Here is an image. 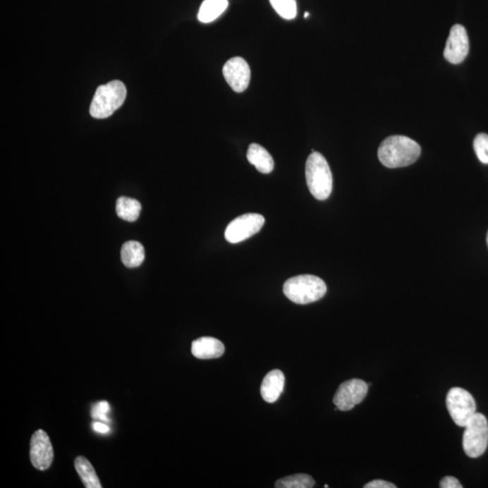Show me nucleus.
<instances>
[{"label":"nucleus","mask_w":488,"mask_h":488,"mask_svg":"<svg viewBox=\"0 0 488 488\" xmlns=\"http://www.w3.org/2000/svg\"><path fill=\"white\" fill-rule=\"evenodd\" d=\"M127 96V89L124 83L112 81L101 85L96 90L90 114L95 118H106L114 114L121 107Z\"/></svg>","instance_id":"4"},{"label":"nucleus","mask_w":488,"mask_h":488,"mask_svg":"<svg viewBox=\"0 0 488 488\" xmlns=\"http://www.w3.org/2000/svg\"><path fill=\"white\" fill-rule=\"evenodd\" d=\"M31 463L38 470H47L54 460V449L49 437L44 430L38 429L32 436L30 442Z\"/></svg>","instance_id":"9"},{"label":"nucleus","mask_w":488,"mask_h":488,"mask_svg":"<svg viewBox=\"0 0 488 488\" xmlns=\"http://www.w3.org/2000/svg\"><path fill=\"white\" fill-rule=\"evenodd\" d=\"M368 394V384L360 379L343 382L334 396V404L337 410L348 412L361 403Z\"/></svg>","instance_id":"8"},{"label":"nucleus","mask_w":488,"mask_h":488,"mask_svg":"<svg viewBox=\"0 0 488 488\" xmlns=\"http://www.w3.org/2000/svg\"><path fill=\"white\" fill-rule=\"evenodd\" d=\"M247 159L262 174H269L274 169V161L271 154L259 144H250L247 152Z\"/></svg>","instance_id":"14"},{"label":"nucleus","mask_w":488,"mask_h":488,"mask_svg":"<svg viewBox=\"0 0 488 488\" xmlns=\"http://www.w3.org/2000/svg\"><path fill=\"white\" fill-rule=\"evenodd\" d=\"M228 0H205L199 8L198 20L202 23H211L226 11Z\"/></svg>","instance_id":"16"},{"label":"nucleus","mask_w":488,"mask_h":488,"mask_svg":"<svg viewBox=\"0 0 488 488\" xmlns=\"http://www.w3.org/2000/svg\"><path fill=\"white\" fill-rule=\"evenodd\" d=\"M487 245H488V233H487Z\"/></svg>","instance_id":"27"},{"label":"nucleus","mask_w":488,"mask_h":488,"mask_svg":"<svg viewBox=\"0 0 488 488\" xmlns=\"http://www.w3.org/2000/svg\"><path fill=\"white\" fill-rule=\"evenodd\" d=\"M463 449L470 458H476L486 452L488 445V422L483 414L477 413L464 427Z\"/></svg>","instance_id":"5"},{"label":"nucleus","mask_w":488,"mask_h":488,"mask_svg":"<svg viewBox=\"0 0 488 488\" xmlns=\"http://www.w3.org/2000/svg\"><path fill=\"white\" fill-rule=\"evenodd\" d=\"M265 219L262 214H245L231 221L224 237L230 243H239L255 236L264 226Z\"/></svg>","instance_id":"7"},{"label":"nucleus","mask_w":488,"mask_h":488,"mask_svg":"<svg viewBox=\"0 0 488 488\" xmlns=\"http://www.w3.org/2000/svg\"><path fill=\"white\" fill-rule=\"evenodd\" d=\"M283 292L292 303L307 305L316 303L325 296L327 285L317 276L298 275L286 281Z\"/></svg>","instance_id":"2"},{"label":"nucleus","mask_w":488,"mask_h":488,"mask_svg":"<svg viewBox=\"0 0 488 488\" xmlns=\"http://www.w3.org/2000/svg\"><path fill=\"white\" fill-rule=\"evenodd\" d=\"M306 181L311 195L317 200L329 197L333 189V176L329 163L319 152L310 154L306 163Z\"/></svg>","instance_id":"3"},{"label":"nucleus","mask_w":488,"mask_h":488,"mask_svg":"<svg viewBox=\"0 0 488 488\" xmlns=\"http://www.w3.org/2000/svg\"><path fill=\"white\" fill-rule=\"evenodd\" d=\"M447 409L449 415L458 427H465L477 413V404L473 396L462 388L455 387L447 394Z\"/></svg>","instance_id":"6"},{"label":"nucleus","mask_w":488,"mask_h":488,"mask_svg":"<svg viewBox=\"0 0 488 488\" xmlns=\"http://www.w3.org/2000/svg\"><path fill=\"white\" fill-rule=\"evenodd\" d=\"M308 16H310V13H307V12L305 13V18H307Z\"/></svg>","instance_id":"26"},{"label":"nucleus","mask_w":488,"mask_h":488,"mask_svg":"<svg viewBox=\"0 0 488 488\" xmlns=\"http://www.w3.org/2000/svg\"><path fill=\"white\" fill-rule=\"evenodd\" d=\"M75 467L77 473L83 481V484L86 488H101L102 484L99 482L97 474H96L92 465L90 463L87 458L85 457L76 458L75 461Z\"/></svg>","instance_id":"17"},{"label":"nucleus","mask_w":488,"mask_h":488,"mask_svg":"<svg viewBox=\"0 0 488 488\" xmlns=\"http://www.w3.org/2000/svg\"><path fill=\"white\" fill-rule=\"evenodd\" d=\"M474 150L478 159L484 164H488V135L478 134L474 140Z\"/></svg>","instance_id":"21"},{"label":"nucleus","mask_w":488,"mask_h":488,"mask_svg":"<svg viewBox=\"0 0 488 488\" xmlns=\"http://www.w3.org/2000/svg\"><path fill=\"white\" fill-rule=\"evenodd\" d=\"M92 429L101 434H109L111 432L110 427L105 425V422H98V420L92 423Z\"/></svg>","instance_id":"25"},{"label":"nucleus","mask_w":488,"mask_h":488,"mask_svg":"<svg viewBox=\"0 0 488 488\" xmlns=\"http://www.w3.org/2000/svg\"><path fill=\"white\" fill-rule=\"evenodd\" d=\"M228 85L236 92H243L248 88L250 81L249 64L242 57H233L227 61L223 69Z\"/></svg>","instance_id":"11"},{"label":"nucleus","mask_w":488,"mask_h":488,"mask_svg":"<svg viewBox=\"0 0 488 488\" xmlns=\"http://www.w3.org/2000/svg\"><path fill=\"white\" fill-rule=\"evenodd\" d=\"M121 256V261L126 267H139L145 259V250L140 243L130 240L122 246Z\"/></svg>","instance_id":"15"},{"label":"nucleus","mask_w":488,"mask_h":488,"mask_svg":"<svg viewBox=\"0 0 488 488\" xmlns=\"http://www.w3.org/2000/svg\"><path fill=\"white\" fill-rule=\"evenodd\" d=\"M439 487L441 488H462L463 486L457 478L453 477H445L439 483Z\"/></svg>","instance_id":"23"},{"label":"nucleus","mask_w":488,"mask_h":488,"mask_svg":"<svg viewBox=\"0 0 488 488\" xmlns=\"http://www.w3.org/2000/svg\"><path fill=\"white\" fill-rule=\"evenodd\" d=\"M420 152L419 144L410 138L391 136L379 147L378 157L386 168H403L416 162Z\"/></svg>","instance_id":"1"},{"label":"nucleus","mask_w":488,"mask_h":488,"mask_svg":"<svg viewBox=\"0 0 488 488\" xmlns=\"http://www.w3.org/2000/svg\"><path fill=\"white\" fill-rule=\"evenodd\" d=\"M224 343L214 337L205 336L192 343L191 352L195 358L207 359L219 358L224 353Z\"/></svg>","instance_id":"12"},{"label":"nucleus","mask_w":488,"mask_h":488,"mask_svg":"<svg viewBox=\"0 0 488 488\" xmlns=\"http://www.w3.org/2000/svg\"><path fill=\"white\" fill-rule=\"evenodd\" d=\"M315 486V481L310 475L295 474L279 480L275 483L277 488H311Z\"/></svg>","instance_id":"19"},{"label":"nucleus","mask_w":488,"mask_h":488,"mask_svg":"<svg viewBox=\"0 0 488 488\" xmlns=\"http://www.w3.org/2000/svg\"><path fill=\"white\" fill-rule=\"evenodd\" d=\"M365 488H396V484L387 481L377 480L365 484Z\"/></svg>","instance_id":"24"},{"label":"nucleus","mask_w":488,"mask_h":488,"mask_svg":"<svg viewBox=\"0 0 488 488\" xmlns=\"http://www.w3.org/2000/svg\"><path fill=\"white\" fill-rule=\"evenodd\" d=\"M285 386L283 372L272 370L263 379L261 385L262 399L268 403H274L281 396Z\"/></svg>","instance_id":"13"},{"label":"nucleus","mask_w":488,"mask_h":488,"mask_svg":"<svg viewBox=\"0 0 488 488\" xmlns=\"http://www.w3.org/2000/svg\"><path fill=\"white\" fill-rule=\"evenodd\" d=\"M111 412L110 404L107 401H102L96 403L94 406L92 407V417L94 420H101L102 422H111L110 418L108 417V414Z\"/></svg>","instance_id":"22"},{"label":"nucleus","mask_w":488,"mask_h":488,"mask_svg":"<svg viewBox=\"0 0 488 488\" xmlns=\"http://www.w3.org/2000/svg\"><path fill=\"white\" fill-rule=\"evenodd\" d=\"M470 51V40L467 30L461 25H455L451 30L444 50L445 59L448 62L458 64L465 59Z\"/></svg>","instance_id":"10"},{"label":"nucleus","mask_w":488,"mask_h":488,"mask_svg":"<svg viewBox=\"0 0 488 488\" xmlns=\"http://www.w3.org/2000/svg\"><path fill=\"white\" fill-rule=\"evenodd\" d=\"M116 212L118 216L122 220L135 221L140 217L141 205L135 199L121 197L117 200Z\"/></svg>","instance_id":"18"},{"label":"nucleus","mask_w":488,"mask_h":488,"mask_svg":"<svg viewBox=\"0 0 488 488\" xmlns=\"http://www.w3.org/2000/svg\"><path fill=\"white\" fill-rule=\"evenodd\" d=\"M275 11L284 19H293L297 16L296 0H269Z\"/></svg>","instance_id":"20"}]
</instances>
